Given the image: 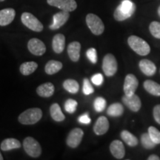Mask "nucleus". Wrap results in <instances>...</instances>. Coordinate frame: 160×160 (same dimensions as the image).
<instances>
[{"instance_id":"f257e3e1","label":"nucleus","mask_w":160,"mask_h":160,"mask_svg":"<svg viewBox=\"0 0 160 160\" xmlns=\"http://www.w3.org/2000/svg\"><path fill=\"white\" fill-rule=\"evenodd\" d=\"M136 5L131 0H123L121 4L116 8L113 17L117 21L122 22L128 19L134 13Z\"/></svg>"},{"instance_id":"f03ea898","label":"nucleus","mask_w":160,"mask_h":160,"mask_svg":"<svg viewBox=\"0 0 160 160\" xmlns=\"http://www.w3.org/2000/svg\"><path fill=\"white\" fill-rule=\"evenodd\" d=\"M42 117V111L38 108L27 109L18 117V120L22 125H33L37 123Z\"/></svg>"},{"instance_id":"7ed1b4c3","label":"nucleus","mask_w":160,"mask_h":160,"mask_svg":"<svg viewBox=\"0 0 160 160\" xmlns=\"http://www.w3.org/2000/svg\"><path fill=\"white\" fill-rule=\"evenodd\" d=\"M130 48L140 56H146L151 52V47L147 42L137 36H131L128 39Z\"/></svg>"},{"instance_id":"20e7f679","label":"nucleus","mask_w":160,"mask_h":160,"mask_svg":"<svg viewBox=\"0 0 160 160\" xmlns=\"http://www.w3.org/2000/svg\"><path fill=\"white\" fill-rule=\"evenodd\" d=\"M86 23L93 34L97 36L101 35L105 31V25L103 22L98 16L93 13H88L87 15Z\"/></svg>"},{"instance_id":"39448f33","label":"nucleus","mask_w":160,"mask_h":160,"mask_svg":"<svg viewBox=\"0 0 160 160\" xmlns=\"http://www.w3.org/2000/svg\"><path fill=\"white\" fill-rule=\"evenodd\" d=\"M23 148L25 151L30 157L37 158L42 153V148L39 143L33 137H26L23 141Z\"/></svg>"},{"instance_id":"423d86ee","label":"nucleus","mask_w":160,"mask_h":160,"mask_svg":"<svg viewBox=\"0 0 160 160\" xmlns=\"http://www.w3.org/2000/svg\"><path fill=\"white\" fill-rule=\"evenodd\" d=\"M22 22L28 28L36 32H41L43 30V25L41 22L37 19L35 16L31 13L25 12L21 16Z\"/></svg>"},{"instance_id":"0eeeda50","label":"nucleus","mask_w":160,"mask_h":160,"mask_svg":"<svg viewBox=\"0 0 160 160\" xmlns=\"http://www.w3.org/2000/svg\"><path fill=\"white\" fill-rule=\"evenodd\" d=\"M118 69L117 61L114 56L108 53L103 58L102 70L107 77H112L117 73Z\"/></svg>"},{"instance_id":"6e6552de","label":"nucleus","mask_w":160,"mask_h":160,"mask_svg":"<svg viewBox=\"0 0 160 160\" xmlns=\"http://www.w3.org/2000/svg\"><path fill=\"white\" fill-rule=\"evenodd\" d=\"M47 2L51 6L68 12L75 11L77 8V2L75 0H47Z\"/></svg>"},{"instance_id":"1a4fd4ad","label":"nucleus","mask_w":160,"mask_h":160,"mask_svg":"<svg viewBox=\"0 0 160 160\" xmlns=\"http://www.w3.org/2000/svg\"><path fill=\"white\" fill-rule=\"evenodd\" d=\"M138 85H139V81L137 78L132 73H129L125 77V82L123 85V90L125 92V95L131 96L134 94L137 91Z\"/></svg>"},{"instance_id":"9d476101","label":"nucleus","mask_w":160,"mask_h":160,"mask_svg":"<svg viewBox=\"0 0 160 160\" xmlns=\"http://www.w3.org/2000/svg\"><path fill=\"white\" fill-rule=\"evenodd\" d=\"M28 48L32 54L35 56H42L46 52L45 43L37 38H32L29 40Z\"/></svg>"},{"instance_id":"9b49d317","label":"nucleus","mask_w":160,"mask_h":160,"mask_svg":"<svg viewBox=\"0 0 160 160\" xmlns=\"http://www.w3.org/2000/svg\"><path fill=\"white\" fill-rule=\"evenodd\" d=\"M84 135V132L81 128H74L70 132L68 136L67 139H66V142L69 147L72 148H76L79 144L81 143L82 139Z\"/></svg>"},{"instance_id":"f8f14e48","label":"nucleus","mask_w":160,"mask_h":160,"mask_svg":"<svg viewBox=\"0 0 160 160\" xmlns=\"http://www.w3.org/2000/svg\"><path fill=\"white\" fill-rule=\"evenodd\" d=\"M122 102L131 111L133 112L139 111L141 108V100H140V98L135 93L131 96L125 95L122 97Z\"/></svg>"},{"instance_id":"ddd939ff","label":"nucleus","mask_w":160,"mask_h":160,"mask_svg":"<svg viewBox=\"0 0 160 160\" xmlns=\"http://www.w3.org/2000/svg\"><path fill=\"white\" fill-rule=\"evenodd\" d=\"M69 17V12L65 11L58 12L57 13L53 15V23L50 25V28L51 30H57L60 28L62 26H63L66 22H67Z\"/></svg>"},{"instance_id":"4468645a","label":"nucleus","mask_w":160,"mask_h":160,"mask_svg":"<svg viewBox=\"0 0 160 160\" xmlns=\"http://www.w3.org/2000/svg\"><path fill=\"white\" fill-rule=\"evenodd\" d=\"M111 154L117 159H122L125 155V148L123 143L119 140H114L110 145Z\"/></svg>"},{"instance_id":"2eb2a0df","label":"nucleus","mask_w":160,"mask_h":160,"mask_svg":"<svg viewBox=\"0 0 160 160\" xmlns=\"http://www.w3.org/2000/svg\"><path fill=\"white\" fill-rule=\"evenodd\" d=\"M110 127L108 119L105 117H100L93 126V131L98 136L104 135L108 131Z\"/></svg>"},{"instance_id":"dca6fc26","label":"nucleus","mask_w":160,"mask_h":160,"mask_svg":"<svg viewBox=\"0 0 160 160\" xmlns=\"http://www.w3.org/2000/svg\"><path fill=\"white\" fill-rule=\"evenodd\" d=\"M16 11L13 8H5L0 11V26H6L13 21Z\"/></svg>"},{"instance_id":"f3484780","label":"nucleus","mask_w":160,"mask_h":160,"mask_svg":"<svg viewBox=\"0 0 160 160\" xmlns=\"http://www.w3.org/2000/svg\"><path fill=\"white\" fill-rule=\"evenodd\" d=\"M140 71H141L146 76L154 75L156 71H157V67L153 62L149 59H142L139 64Z\"/></svg>"},{"instance_id":"a211bd4d","label":"nucleus","mask_w":160,"mask_h":160,"mask_svg":"<svg viewBox=\"0 0 160 160\" xmlns=\"http://www.w3.org/2000/svg\"><path fill=\"white\" fill-rule=\"evenodd\" d=\"M81 44L79 42H73L68 46V54L71 61L77 62L79 60Z\"/></svg>"},{"instance_id":"6ab92c4d","label":"nucleus","mask_w":160,"mask_h":160,"mask_svg":"<svg viewBox=\"0 0 160 160\" xmlns=\"http://www.w3.org/2000/svg\"><path fill=\"white\" fill-rule=\"evenodd\" d=\"M55 88L51 82H46L40 85L37 89V94L41 97L48 98L53 96L54 93Z\"/></svg>"},{"instance_id":"aec40b11","label":"nucleus","mask_w":160,"mask_h":160,"mask_svg":"<svg viewBox=\"0 0 160 160\" xmlns=\"http://www.w3.org/2000/svg\"><path fill=\"white\" fill-rule=\"evenodd\" d=\"M65 46V37L62 33L55 35L52 41V48L55 53H61L64 51Z\"/></svg>"},{"instance_id":"412c9836","label":"nucleus","mask_w":160,"mask_h":160,"mask_svg":"<svg viewBox=\"0 0 160 160\" xmlns=\"http://www.w3.org/2000/svg\"><path fill=\"white\" fill-rule=\"evenodd\" d=\"M21 146V143L18 139L14 138H8L2 142L0 147L3 151H8L13 149L19 148Z\"/></svg>"},{"instance_id":"4be33fe9","label":"nucleus","mask_w":160,"mask_h":160,"mask_svg":"<svg viewBox=\"0 0 160 160\" xmlns=\"http://www.w3.org/2000/svg\"><path fill=\"white\" fill-rule=\"evenodd\" d=\"M144 88L145 91L148 92L150 94L155 96V97H160V85L153 80H146L143 84Z\"/></svg>"},{"instance_id":"5701e85b","label":"nucleus","mask_w":160,"mask_h":160,"mask_svg":"<svg viewBox=\"0 0 160 160\" xmlns=\"http://www.w3.org/2000/svg\"><path fill=\"white\" fill-rule=\"evenodd\" d=\"M62 68V63L57 60H51L48 62L45 67V71L47 74L53 75Z\"/></svg>"},{"instance_id":"b1692460","label":"nucleus","mask_w":160,"mask_h":160,"mask_svg":"<svg viewBox=\"0 0 160 160\" xmlns=\"http://www.w3.org/2000/svg\"><path fill=\"white\" fill-rule=\"evenodd\" d=\"M50 113L54 121L56 122H62L65 119V115L62 111L61 108L57 103H53L50 108Z\"/></svg>"},{"instance_id":"393cba45","label":"nucleus","mask_w":160,"mask_h":160,"mask_svg":"<svg viewBox=\"0 0 160 160\" xmlns=\"http://www.w3.org/2000/svg\"><path fill=\"white\" fill-rule=\"evenodd\" d=\"M38 68V64L35 62H25L19 67V71L22 74L25 76L31 75Z\"/></svg>"},{"instance_id":"a878e982","label":"nucleus","mask_w":160,"mask_h":160,"mask_svg":"<svg viewBox=\"0 0 160 160\" xmlns=\"http://www.w3.org/2000/svg\"><path fill=\"white\" fill-rule=\"evenodd\" d=\"M121 138L128 145L131 146V147H135L139 143L137 138L134 135L132 134L131 132L126 131V130L121 132Z\"/></svg>"},{"instance_id":"bb28decb","label":"nucleus","mask_w":160,"mask_h":160,"mask_svg":"<svg viewBox=\"0 0 160 160\" xmlns=\"http://www.w3.org/2000/svg\"><path fill=\"white\" fill-rule=\"evenodd\" d=\"M124 108L122 104L119 102L113 103L110 105L107 110V113L111 117H120L123 114Z\"/></svg>"},{"instance_id":"cd10ccee","label":"nucleus","mask_w":160,"mask_h":160,"mask_svg":"<svg viewBox=\"0 0 160 160\" xmlns=\"http://www.w3.org/2000/svg\"><path fill=\"white\" fill-rule=\"evenodd\" d=\"M63 87L71 93H77L79 90V85L74 79H66L63 83Z\"/></svg>"},{"instance_id":"c85d7f7f","label":"nucleus","mask_w":160,"mask_h":160,"mask_svg":"<svg viewBox=\"0 0 160 160\" xmlns=\"http://www.w3.org/2000/svg\"><path fill=\"white\" fill-rule=\"evenodd\" d=\"M141 142L146 149H152L157 145L150 137L149 133H143L141 136Z\"/></svg>"},{"instance_id":"c756f323","label":"nucleus","mask_w":160,"mask_h":160,"mask_svg":"<svg viewBox=\"0 0 160 160\" xmlns=\"http://www.w3.org/2000/svg\"><path fill=\"white\" fill-rule=\"evenodd\" d=\"M149 31L153 37L160 39V22L157 21L152 22L149 25Z\"/></svg>"},{"instance_id":"7c9ffc66","label":"nucleus","mask_w":160,"mask_h":160,"mask_svg":"<svg viewBox=\"0 0 160 160\" xmlns=\"http://www.w3.org/2000/svg\"><path fill=\"white\" fill-rule=\"evenodd\" d=\"M148 133L152 140L154 142L156 145H159V144H160V131L157 128L153 127V126L149 127Z\"/></svg>"},{"instance_id":"2f4dec72","label":"nucleus","mask_w":160,"mask_h":160,"mask_svg":"<svg viewBox=\"0 0 160 160\" xmlns=\"http://www.w3.org/2000/svg\"><path fill=\"white\" fill-rule=\"evenodd\" d=\"M93 107L97 112H102L106 108V100L103 97H97L94 100Z\"/></svg>"},{"instance_id":"473e14b6","label":"nucleus","mask_w":160,"mask_h":160,"mask_svg":"<svg viewBox=\"0 0 160 160\" xmlns=\"http://www.w3.org/2000/svg\"><path fill=\"white\" fill-rule=\"evenodd\" d=\"M77 105L78 103L76 100L71 99H68L65 103V109L66 112L69 113H73L77 110Z\"/></svg>"},{"instance_id":"72a5a7b5","label":"nucleus","mask_w":160,"mask_h":160,"mask_svg":"<svg viewBox=\"0 0 160 160\" xmlns=\"http://www.w3.org/2000/svg\"><path fill=\"white\" fill-rule=\"evenodd\" d=\"M82 91L85 95H90L93 93V91H94L93 86H92L91 83L90 82V81L88 79H84Z\"/></svg>"},{"instance_id":"f704fd0d","label":"nucleus","mask_w":160,"mask_h":160,"mask_svg":"<svg viewBox=\"0 0 160 160\" xmlns=\"http://www.w3.org/2000/svg\"><path fill=\"white\" fill-rule=\"evenodd\" d=\"M86 56H87L88 59L93 64H96L97 62V50L95 48H89L86 52Z\"/></svg>"},{"instance_id":"c9c22d12","label":"nucleus","mask_w":160,"mask_h":160,"mask_svg":"<svg viewBox=\"0 0 160 160\" xmlns=\"http://www.w3.org/2000/svg\"><path fill=\"white\" fill-rule=\"evenodd\" d=\"M103 76L102 75L101 73H96L95 75H93V77H91V82H93V84H94L95 85H101L103 83Z\"/></svg>"},{"instance_id":"e433bc0d","label":"nucleus","mask_w":160,"mask_h":160,"mask_svg":"<svg viewBox=\"0 0 160 160\" xmlns=\"http://www.w3.org/2000/svg\"><path fill=\"white\" fill-rule=\"evenodd\" d=\"M153 115L155 121L160 125V105H157L153 108Z\"/></svg>"},{"instance_id":"4c0bfd02","label":"nucleus","mask_w":160,"mask_h":160,"mask_svg":"<svg viewBox=\"0 0 160 160\" xmlns=\"http://www.w3.org/2000/svg\"><path fill=\"white\" fill-rule=\"evenodd\" d=\"M79 122L80 123L84 124V125H88V124L91 123V119L89 117V116L87 113H85V114L80 116L79 117Z\"/></svg>"},{"instance_id":"58836bf2","label":"nucleus","mask_w":160,"mask_h":160,"mask_svg":"<svg viewBox=\"0 0 160 160\" xmlns=\"http://www.w3.org/2000/svg\"><path fill=\"white\" fill-rule=\"evenodd\" d=\"M148 160H160V158H159V157H158L157 155L153 154V155L149 156V157L148 158Z\"/></svg>"},{"instance_id":"ea45409f","label":"nucleus","mask_w":160,"mask_h":160,"mask_svg":"<svg viewBox=\"0 0 160 160\" xmlns=\"http://www.w3.org/2000/svg\"><path fill=\"white\" fill-rule=\"evenodd\" d=\"M158 14H159V17H160V5H159V7L158 8Z\"/></svg>"},{"instance_id":"a19ab883","label":"nucleus","mask_w":160,"mask_h":160,"mask_svg":"<svg viewBox=\"0 0 160 160\" xmlns=\"http://www.w3.org/2000/svg\"><path fill=\"white\" fill-rule=\"evenodd\" d=\"M2 159H3V157H2V155L1 152H0V160H2Z\"/></svg>"},{"instance_id":"79ce46f5","label":"nucleus","mask_w":160,"mask_h":160,"mask_svg":"<svg viewBox=\"0 0 160 160\" xmlns=\"http://www.w3.org/2000/svg\"><path fill=\"white\" fill-rule=\"evenodd\" d=\"M3 1H5V0H0V2H3Z\"/></svg>"}]
</instances>
